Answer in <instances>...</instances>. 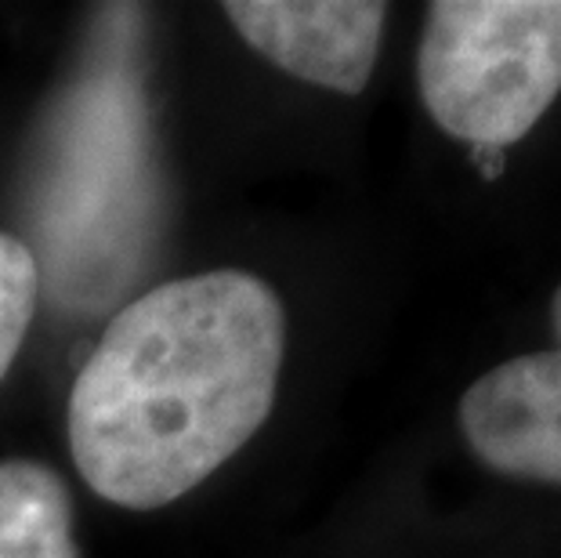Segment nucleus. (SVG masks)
I'll use <instances>...</instances> for the list:
<instances>
[{"label":"nucleus","instance_id":"nucleus-1","mask_svg":"<svg viewBox=\"0 0 561 558\" xmlns=\"http://www.w3.org/2000/svg\"><path fill=\"white\" fill-rule=\"evenodd\" d=\"M283 355V301L254 272L214 269L138 294L69 391L80 479L127 512L182 501L268 421Z\"/></svg>","mask_w":561,"mask_h":558},{"label":"nucleus","instance_id":"nucleus-2","mask_svg":"<svg viewBox=\"0 0 561 558\" xmlns=\"http://www.w3.org/2000/svg\"><path fill=\"white\" fill-rule=\"evenodd\" d=\"M102 37L44 110L22 182L19 236L41 294L62 312H102L146 272L167 225V193L138 8H102Z\"/></svg>","mask_w":561,"mask_h":558},{"label":"nucleus","instance_id":"nucleus-3","mask_svg":"<svg viewBox=\"0 0 561 558\" xmlns=\"http://www.w3.org/2000/svg\"><path fill=\"white\" fill-rule=\"evenodd\" d=\"M416 84L449 138L515 146L561 94V0H435Z\"/></svg>","mask_w":561,"mask_h":558},{"label":"nucleus","instance_id":"nucleus-4","mask_svg":"<svg viewBox=\"0 0 561 558\" xmlns=\"http://www.w3.org/2000/svg\"><path fill=\"white\" fill-rule=\"evenodd\" d=\"M232 30L305 84L359 94L374 77L388 4L374 0H232Z\"/></svg>","mask_w":561,"mask_h":558},{"label":"nucleus","instance_id":"nucleus-5","mask_svg":"<svg viewBox=\"0 0 561 558\" xmlns=\"http://www.w3.org/2000/svg\"><path fill=\"white\" fill-rule=\"evenodd\" d=\"M460 432L496 475L561 486V349L482 374L460 399Z\"/></svg>","mask_w":561,"mask_h":558},{"label":"nucleus","instance_id":"nucleus-6","mask_svg":"<svg viewBox=\"0 0 561 558\" xmlns=\"http://www.w3.org/2000/svg\"><path fill=\"white\" fill-rule=\"evenodd\" d=\"M0 558H80L73 493L41 460H0Z\"/></svg>","mask_w":561,"mask_h":558},{"label":"nucleus","instance_id":"nucleus-7","mask_svg":"<svg viewBox=\"0 0 561 558\" xmlns=\"http://www.w3.org/2000/svg\"><path fill=\"white\" fill-rule=\"evenodd\" d=\"M41 276L30 247L15 232H0V382L26 344L30 323L37 316Z\"/></svg>","mask_w":561,"mask_h":558},{"label":"nucleus","instance_id":"nucleus-8","mask_svg":"<svg viewBox=\"0 0 561 558\" xmlns=\"http://www.w3.org/2000/svg\"><path fill=\"white\" fill-rule=\"evenodd\" d=\"M471 163L479 168V174L485 178V182H496L500 174H504V149H485V146H474L471 149Z\"/></svg>","mask_w":561,"mask_h":558},{"label":"nucleus","instance_id":"nucleus-9","mask_svg":"<svg viewBox=\"0 0 561 558\" xmlns=\"http://www.w3.org/2000/svg\"><path fill=\"white\" fill-rule=\"evenodd\" d=\"M551 327H554V338H558V349H561V287L551 298Z\"/></svg>","mask_w":561,"mask_h":558}]
</instances>
